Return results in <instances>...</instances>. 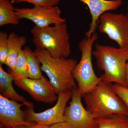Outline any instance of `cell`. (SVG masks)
Listing matches in <instances>:
<instances>
[{"label":"cell","instance_id":"cell-1","mask_svg":"<svg viewBox=\"0 0 128 128\" xmlns=\"http://www.w3.org/2000/svg\"><path fill=\"white\" fill-rule=\"evenodd\" d=\"M34 55L40 60L41 70L48 76L56 94L72 90L76 84L72 73L77 64L76 60L55 58L46 50L36 48Z\"/></svg>","mask_w":128,"mask_h":128},{"label":"cell","instance_id":"cell-2","mask_svg":"<svg viewBox=\"0 0 128 128\" xmlns=\"http://www.w3.org/2000/svg\"><path fill=\"white\" fill-rule=\"evenodd\" d=\"M95 47L92 55L98 68L104 71L100 76L102 80L127 87L125 70L128 61V48H116L100 44H96Z\"/></svg>","mask_w":128,"mask_h":128},{"label":"cell","instance_id":"cell-3","mask_svg":"<svg viewBox=\"0 0 128 128\" xmlns=\"http://www.w3.org/2000/svg\"><path fill=\"white\" fill-rule=\"evenodd\" d=\"M86 108L95 118L118 114L128 116V109L115 92L112 83L101 80L84 96Z\"/></svg>","mask_w":128,"mask_h":128},{"label":"cell","instance_id":"cell-4","mask_svg":"<svg viewBox=\"0 0 128 128\" xmlns=\"http://www.w3.org/2000/svg\"><path fill=\"white\" fill-rule=\"evenodd\" d=\"M31 32L36 48L46 50L55 58H67L71 54L70 36L66 22L44 28L34 26Z\"/></svg>","mask_w":128,"mask_h":128},{"label":"cell","instance_id":"cell-5","mask_svg":"<svg viewBox=\"0 0 128 128\" xmlns=\"http://www.w3.org/2000/svg\"><path fill=\"white\" fill-rule=\"evenodd\" d=\"M98 39V36L96 32L90 38H83L78 44L81 57L72 74L77 82L78 90L82 97L102 80L100 77L97 76L94 72L92 62V48Z\"/></svg>","mask_w":128,"mask_h":128},{"label":"cell","instance_id":"cell-6","mask_svg":"<svg viewBox=\"0 0 128 128\" xmlns=\"http://www.w3.org/2000/svg\"><path fill=\"white\" fill-rule=\"evenodd\" d=\"M98 30L116 42L119 48H128V19L126 15L105 12L99 18Z\"/></svg>","mask_w":128,"mask_h":128},{"label":"cell","instance_id":"cell-7","mask_svg":"<svg viewBox=\"0 0 128 128\" xmlns=\"http://www.w3.org/2000/svg\"><path fill=\"white\" fill-rule=\"evenodd\" d=\"M72 92L71 100L64 112V121L71 128H98L96 120L83 106L78 86L73 88Z\"/></svg>","mask_w":128,"mask_h":128},{"label":"cell","instance_id":"cell-8","mask_svg":"<svg viewBox=\"0 0 128 128\" xmlns=\"http://www.w3.org/2000/svg\"><path fill=\"white\" fill-rule=\"evenodd\" d=\"M72 95V90L60 93L58 95L56 105L41 112H34V108L26 107L24 111L25 121L48 126L64 122V112L66 104L71 98Z\"/></svg>","mask_w":128,"mask_h":128},{"label":"cell","instance_id":"cell-9","mask_svg":"<svg viewBox=\"0 0 128 128\" xmlns=\"http://www.w3.org/2000/svg\"><path fill=\"white\" fill-rule=\"evenodd\" d=\"M15 13L19 20L25 18L30 20L38 27L44 28L50 24L66 22L65 18L61 17V10L57 6L44 7L34 6L32 8H15Z\"/></svg>","mask_w":128,"mask_h":128},{"label":"cell","instance_id":"cell-10","mask_svg":"<svg viewBox=\"0 0 128 128\" xmlns=\"http://www.w3.org/2000/svg\"><path fill=\"white\" fill-rule=\"evenodd\" d=\"M34 108V105L26 103L19 104L0 95V128H12L22 126H30L35 122L25 121L24 111L21 109L23 105Z\"/></svg>","mask_w":128,"mask_h":128},{"label":"cell","instance_id":"cell-11","mask_svg":"<svg viewBox=\"0 0 128 128\" xmlns=\"http://www.w3.org/2000/svg\"><path fill=\"white\" fill-rule=\"evenodd\" d=\"M14 83L27 92L35 101L51 104L57 101L58 96L54 87L44 76L38 79L28 78L14 80Z\"/></svg>","mask_w":128,"mask_h":128},{"label":"cell","instance_id":"cell-12","mask_svg":"<svg viewBox=\"0 0 128 128\" xmlns=\"http://www.w3.org/2000/svg\"><path fill=\"white\" fill-rule=\"evenodd\" d=\"M86 4L92 16L89 30L86 33V38H90L96 33L100 16L110 10H115L122 6V0H79Z\"/></svg>","mask_w":128,"mask_h":128},{"label":"cell","instance_id":"cell-13","mask_svg":"<svg viewBox=\"0 0 128 128\" xmlns=\"http://www.w3.org/2000/svg\"><path fill=\"white\" fill-rule=\"evenodd\" d=\"M14 81L13 76L3 70L2 64H0V95L10 100L34 105L32 102H28L23 96L16 91L12 85Z\"/></svg>","mask_w":128,"mask_h":128},{"label":"cell","instance_id":"cell-14","mask_svg":"<svg viewBox=\"0 0 128 128\" xmlns=\"http://www.w3.org/2000/svg\"><path fill=\"white\" fill-rule=\"evenodd\" d=\"M27 43L26 39L23 36H19L12 32L8 36V54L5 64L13 70L16 60L22 48Z\"/></svg>","mask_w":128,"mask_h":128},{"label":"cell","instance_id":"cell-15","mask_svg":"<svg viewBox=\"0 0 128 128\" xmlns=\"http://www.w3.org/2000/svg\"><path fill=\"white\" fill-rule=\"evenodd\" d=\"M12 4L9 0H0V26L7 24L16 25L20 23Z\"/></svg>","mask_w":128,"mask_h":128},{"label":"cell","instance_id":"cell-16","mask_svg":"<svg viewBox=\"0 0 128 128\" xmlns=\"http://www.w3.org/2000/svg\"><path fill=\"white\" fill-rule=\"evenodd\" d=\"M96 120L98 128H128V116L115 114Z\"/></svg>","mask_w":128,"mask_h":128},{"label":"cell","instance_id":"cell-17","mask_svg":"<svg viewBox=\"0 0 128 128\" xmlns=\"http://www.w3.org/2000/svg\"><path fill=\"white\" fill-rule=\"evenodd\" d=\"M28 67V78L32 79H40L43 76L41 73L40 60L34 54L31 48L25 46L23 50Z\"/></svg>","mask_w":128,"mask_h":128},{"label":"cell","instance_id":"cell-18","mask_svg":"<svg viewBox=\"0 0 128 128\" xmlns=\"http://www.w3.org/2000/svg\"><path fill=\"white\" fill-rule=\"evenodd\" d=\"M9 72L13 76L14 81L28 78V67L24 50L20 51L13 70L9 68Z\"/></svg>","mask_w":128,"mask_h":128},{"label":"cell","instance_id":"cell-19","mask_svg":"<svg viewBox=\"0 0 128 128\" xmlns=\"http://www.w3.org/2000/svg\"><path fill=\"white\" fill-rule=\"evenodd\" d=\"M8 36L6 32H0V64H5L8 54Z\"/></svg>","mask_w":128,"mask_h":128},{"label":"cell","instance_id":"cell-20","mask_svg":"<svg viewBox=\"0 0 128 128\" xmlns=\"http://www.w3.org/2000/svg\"><path fill=\"white\" fill-rule=\"evenodd\" d=\"M61 0H12V4L21 2H26L33 4L34 6L44 7H52L57 6Z\"/></svg>","mask_w":128,"mask_h":128},{"label":"cell","instance_id":"cell-21","mask_svg":"<svg viewBox=\"0 0 128 128\" xmlns=\"http://www.w3.org/2000/svg\"><path fill=\"white\" fill-rule=\"evenodd\" d=\"M113 87L128 109V88L116 83L113 84Z\"/></svg>","mask_w":128,"mask_h":128},{"label":"cell","instance_id":"cell-22","mask_svg":"<svg viewBox=\"0 0 128 128\" xmlns=\"http://www.w3.org/2000/svg\"><path fill=\"white\" fill-rule=\"evenodd\" d=\"M50 128H71L70 125L65 121L54 124L50 126Z\"/></svg>","mask_w":128,"mask_h":128},{"label":"cell","instance_id":"cell-23","mask_svg":"<svg viewBox=\"0 0 128 128\" xmlns=\"http://www.w3.org/2000/svg\"><path fill=\"white\" fill-rule=\"evenodd\" d=\"M28 128H50V126L36 123L32 126H28Z\"/></svg>","mask_w":128,"mask_h":128},{"label":"cell","instance_id":"cell-24","mask_svg":"<svg viewBox=\"0 0 128 128\" xmlns=\"http://www.w3.org/2000/svg\"><path fill=\"white\" fill-rule=\"evenodd\" d=\"M125 79L127 87L128 88V61L126 64V70H125Z\"/></svg>","mask_w":128,"mask_h":128},{"label":"cell","instance_id":"cell-25","mask_svg":"<svg viewBox=\"0 0 128 128\" xmlns=\"http://www.w3.org/2000/svg\"><path fill=\"white\" fill-rule=\"evenodd\" d=\"M28 128V126H18V127H15V128Z\"/></svg>","mask_w":128,"mask_h":128},{"label":"cell","instance_id":"cell-26","mask_svg":"<svg viewBox=\"0 0 128 128\" xmlns=\"http://www.w3.org/2000/svg\"><path fill=\"white\" fill-rule=\"evenodd\" d=\"M126 16H127V17H128V12H127V15H126Z\"/></svg>","mask_w":128,"mask_h":128}]
</instances>
